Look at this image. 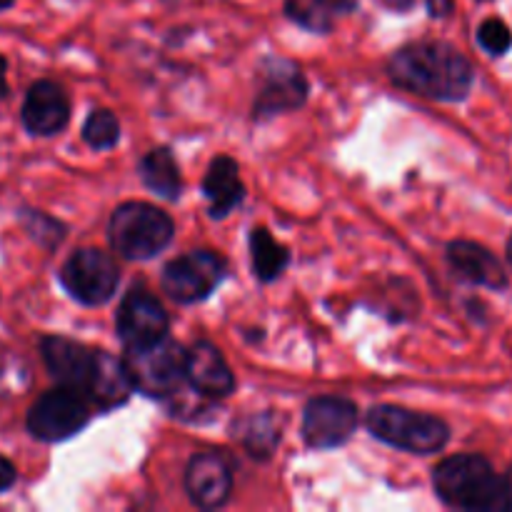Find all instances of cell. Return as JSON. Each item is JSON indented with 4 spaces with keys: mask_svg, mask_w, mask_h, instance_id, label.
<instances>
[{
    "mask_svg": "<svg viewBox=\"0 0 512 512\" xmlns=\"http://www.w3.org/2000/svg\"><path fill=\"white\" fill-rule=\"evenodd\" d=\"M15 5V0H0V13H5V10H10Z\"/></svg>",
    "mask_w": 512,
    "mask_h": 512,
    "instance_id": "30",
    "label": "cell"
},
{
    "mask_svg": "<svg viewBox=\"0 0 512 512\" xmlns=\"http://www.w3.org/2000/svg\"><path fill=\"white\" fill-rule=\"evenodd\" d=\"M108 235L113 250L123 258L150 260L173 243L175 223L158 205L130 200L110 215Z\"/></svg>",
    "mask_w": 512,
    "mask_h": 512,
    "instance_id": "3",
    "label": "cell"
},
{
    "mask_svg": "<svg viewBox=\"0 0 512 512\" xmlns=\"http://www.w3.org/2000/svg\"><path fill=\"white\" fill-rule=\"evenodd\" d=\"M505 258H508V263H510V268H512V233H510V238H508V245H505Z\"/></svg>",
    "mask_w": 512,
    "mask_h": 512,
    "instance_id": "29",
    "label": "cell"
},
{
    "mask_svg": "<svg viewBox=\"0 0 512 512\" xmlns=\"http://www.w3.org/2000/svg\"><path fill=\"white\" fill-rule=\"evenodd\" d=\"M83 140L93 150H110L120 140V123L108 108H98L88 115L83 125Z\"/></svg>",
    "mask_w": 512,
    "mask_h": 512,
    "instance_id": "23",
    "label": "cell"
},
{
    "mask_svg": "<svg viewBox=\"0 0 512 512\" xmlns=\"http://www.w3.org/2000/svg\"><path fill=\"white\" fill-rule=\"evenodd\" d=\"M235 438L253 458H270L280 443V428L270 415H253L235 425Z\"/></svg>",
    "mask_w": 512,
    "mask_h": 512,
    "instance_id": "21",
    "label": "cell"
},
{
    "mask_svg": "<svg viewBox=\"0 0 512 512\" xmlns=\"http://www.w3.org/2000/svg\"><path fill=\"white\" fill-rule=\"evenodd\" d=\"M38 350L55 383L78 390L93 403L95 388H98L105 360H108L105 350L88 348V345L73 338H63V335H43Z\"/></svg>",
    "mask_w": 512,
    "mask_h": 512,
    "instance_id": "7",
    "label": "cell"
},
{
    "mask_svg": "<svg viewBox=\"0 0 512 512\" xmlns=\"http://www.w3.org/2000/svg\"><path fill=\"white\" fill-rule=\"evenodd\" d=\"M115 328L125 348H138V345H150L165 338L170 320L155 295H150L145 288H133L120 303Z\"/></svg>",
    "mask_w": 512,
    "mask_h": 512,
    "instance_id": "12",
    "label": "cell"
},
{
    "mask_svg": "<svg viewBox=\"0 0 512 512\" xmlns=\"http://www.w3.org/2000/svg\"><path fill=\"white\" fill-rule=\"evenodd\" d=\"M358 405L338 395L313 398L303 410V438L310 448L330 450L348 443L358 428Z\"/></svg>",
    "mask_w": 512,
    "mask_h": 512,
    "instance_id": "11",
    "label": "cell"
},
{
    "mask_svg": "<svg viewBox=\"0 0 512 512\" xmlns=\"http://www.w3.org/2000/svg\"><path fill=\"white\" fill-rule=\"evenodd\" d=\"M228 275V263L213 250H190L170 260L160 278V288L170 300L180 305H193L210 298Z\"/></svg>",
    "mask_w": 512,
    "mask_h": 512,
    "instance_id": "9",
    "label": "cell"
},
{
    "mask_svg": "<svg viewBox=\"0 0 512 512\" xmlns=\"http://www.w3.org/2000/svg\"><path fill=\"white\" fill-rule=\"evenodd\" d=\"M138 175L148 190L165 200H178L183 193V178L170 148H155L138 163Z\"/></svg>",
    "mask_w": 512,
    "mask_h": 512,
    "instance_id": "19",
    "label": "cell"
},
{
    "mask_svg": "<svg viewBox=\"0 0 512 512\" xmlns=\"http://www.w3.org/2000/svg\"><path fill=\"white\" fill-rule=\"evenodd\" d=\"M358 10V0H285V15L310 33H330Z\"/></svg>",
    "mask_w": 512,
    "mask_h": 512,
    "instance_id": "18",
    "label": "cell"
},
{
    "mask_svg": "<svg viewBox=\"0 0 512 512\" xmlns=\"http://www.w3.org/2000/svg\"><path fill=\"white\" fill-rule=\"evenodd\" d=\"M15 483H18V470H15V465L8 458L0 455V495L8 493Z\"/></svg>",
    "mask_w": 512,
    "mask_h": 512,
    "instance_id": "25",
    "label": "cell"
},
{
    "mask_svg": "<svg viewBox=\"0 0 512 512\" xmlns=\"http://www.w3.org/2000/svg\"><path fill=\"white\" fill-rule=\"evenodd\" d=\"M308 100V80L303 68L288 58H265L260 65V85L253 103V118L268 120L273 115L303 108Z\"/></svg>",
    "mask_w": 512,
    "mask_h": 512,
    "instance_id": "10",
    "label": "cell"
},
{
    "mask_svg": "<svg viewBox=\"0 0 512 512\" xmlns=\"http://www.w3.org/2000/svg\"><path fill=\"white\" fill-rule=\"evenodd\" d=\"M90 418H93V403L78 390L58 385L30 405L25 428L30 438L40 443H63L75 438L90 423Z\"/></svg>",
    "mask_w": 512,
    "mask_h": 512,
    "instance_id": "6",
    "label": "cell"
},
{
    "mask_svg": "<svg viewBox=\"0 0 512 512\" xmlns=\"http://www.w3.org/2000/svg\"><path fill=\"white\" fill-rule=\"evenodd\" d=\"M425 5L433 18H448L455 8V0H425Z\"/></svg>",
    "mask_w": 512,
    "mask_h": 512,
    "instance_id": "26",
    "label": "cell"
},
{
    "mask_svg": "<svg viewBox=\"0 0 512 512\" xmlns=\"http://www.w3.org/2000/svg\"><path fill=\"white\" fill-rule=\"evenodd\" d=\"M60 285L80 305H105L115 295L120 270L113 255L100 248H80L60 268Z\"/></svg>",
    "mask_w": 512,
    "mask_h": 512,
    "instance_id": "8",
    "label": "cell"
},
{
    "mask_svg": "<svg viewBox=\"0 0 512 512\" xmlns=\"http://www.w3.org/2000/svg\"><path fill=\"white\" fill-rule=\"evenodd\" d=\"M433 485L448 508L503 512L505 475H498L493 463L483 455H450L435 468Z\"/></svg>",
    "mask_w": 512,
    "mask_h": 512,
    "instance_id": "2",
    "label": "cell"
},
{
    "mask_svg": "<svg viewBox=\"0 0 512 512\" xmlns=\"http://www.w3.org/2000/svg\"><path fill=\"white\" fill-rule=\"evenodd\" d=\"M203 193L210 203V218H228L245 198V185L240 180L238 163L228 155L213 158L203 178Z\"/></svg>",
    "mask_w": 512,
    "mask_h": 512,
    "instance_id": "17",
    "label": "cell"
},
{
    "mask_svg": "<svg viewBox=\"0 0 512 512\" xmlns=\"http://www.w3.org/2000/svg\"><path fill=\"white\" fill-rule=\"evenodd\" d=\"M185 358L188 350L165 335L150 345L128 348L123 363L138 393L148 398H170L185 380Z\"/></svg>",
    "mask_w": 512,
    "mask_h": 512,
    "instance_id": "5",
    "label": "cell"
},
{
    "mask_svg": "<svg viewBox=\"0 0 512 512\" xmlns=\"http://www.w3.org/2000/svg\"><path fill=\"white\" fill-rule=\"evenodd\" d=\"M250 260H253V273L260 283H273L288 268L290 253L283 243L270 235L268 228H253L250 233Z\"/></svg>",
    "mask_w": 512,
    "mask_h": 512,
    "instance_id": "20",
    "label": "cell"
},
{
    "mask_svg": "<svg viewBox=\"0 0 512 512\" xmlns=\"http://www.w3.org/2000/svg\"><path fill=\"white\" fill-rule=\"evenodd\" d=\"M15 215H18V223L20 228L25 230V235H28L35 245L48 250V253H53L55 248H60V243H63L65 235H68L65 223H60L58 218H53V215L45 213V210L23 205V208H18V213Z\"/></svg>",
    "mask_w": 512,
    "mask_h": 512,
    "instance_id": "22",
    "label": "cell"
},
{
    "mask_svg": "<svg viewBox=\"0 0 512 512\" xmlns=\"http://www.w3.org/2000/svg\"><path fill=\"white\" fill-rule=\"evenodd\" d=\"M475 40L493 58H503L512 50V30L503 18H485L475 30Z\"/></svg>",
    "mask_w": 512,
    "mask_h": 512,
    "instance_id": "24",
    "label": "cell"
},
{
    "mask_svg": "<svg viewBox=\"0 0 512 512\" xmlns=\"http://www.w3.org/2000/svg\"><path fill=\"white\" fill-rule=\"evenodd\" d=\"M0 375H3V365H0Z\"/></svg>",
    "mask_w": 512,
    "mask_h": 512,
    "instance_id": "31",
    "label": "cell"
},
{
    "mask_svg": "<svg viewBox=\"0 0 512 512\" xmlns=\"http://www.w3.org/2000/svg\"><path fill=\"white\" fill-rule=\"evenodd\" d=\"M480 3H488V0H480Z\"/></svg>",
    "mask_w": 512,
    "mask_h": 512,
    "instance_id": "32",
    "label": "cell"
},
{
    "mask_svg": "<svg viewBox=\"0 0 512 512\" xmlns=\"http://www.w3.org/2000/svg\"><path fill=\"white\" fill-rule=\"evenodd\" d=\"M503 512H512V468L505 473V505Z\"/></svg>",
    "mask_w": 512,
    "mask_h": 512,
    "instance_id": "28",
    "label": "cell"
},
{
    "mask_svg": "<svg viewBox=\"0 0 512 512\" xmlns=\"http://www.w3.org/2000/svg\"><path fill=\"white\" fill-rule=\"evenodd\" d=\"M368 430L385 445L415 455L440 453L450 440L445 420L400 405H375L368 413Z\"/></svg>",
    "mask_w": 512,
    "mask_h": 512,
    "instance_id": "4",
    "label": "cell"
},
{
    "mask_svg": "<svg viewBox=\"0 0 512 512\" xmlns=\"http://www.w3.org/2000/svg\"><path fill=\"white\" fill-rule=\"evenodd\" d=\"M185 490L198 508H223L233 490V465L223 453H198L185 470Z\"/></svg>",
    "mask_w": 512,
    "mask_h": 512,
    "instance_id": "14",
    "label": "cell"
},
{
    "mask_svg": "<svg viewBox=\"0 0 512 512\" xmlns=\"http://www.w3.org/2000/svg\"><path fill=\"white\" fill-rule=\"evenodd\" d=\"M70 120V100L55 80H35L23 98L20 123L35 138H53L63 133Z\"/></svg>",
    "mask_w": 512,
    "mask_h": 512,
    "instance_id": "13",
    "label": "cell"
},
{
    "mask_svg": "<svg viewBox=\"0 0 512 512\" xmlns=\"http://www.w3.org/2000/svg\"><path fill=\"white\" fill-rule=\"evenodd\" d=\"M185 380L205 398H228L235 390V378L223 353L208 340H198L188 348Z\"/></svg>",
    "mask_w": 512,
    "mask_h": 512,
    "instance_id": "16",
    "label": "cell"
},
{
    "mask_svg": "<svg viewBox=\"0 0 512 512\" xmlns=\"http://www.w3.org/2000/svg\"><path fill=\"white\" fill-rule=\"evenodd\" d=\"M5 73H8V60H5V55H0V100L8 98V93H10L8 78H5Z\"/></svg>",
    "mask_w": 512,
    "mask_h": 512,
    "instance_id": "27",
    "label": "cell"
},
{
    "mask_svg": "<svg viewBox=\"0 0 512 512\" xmlns=\"http://www.w3.org/2000/svg\"><path fill=\"white\" fill-rule=\"evenodd\" d=\"M448 263L450 270L458 275L460 280L478 288H488L500 293L510 285L508 273H505L503 263L498 255L485 245L473 243V240H453L448 245Z\"/></svg>",
    "mask_w": 512,
    "mask_h": 512,
    "instance_id": "15",
    "label": "cell"
},
{
    "mask_svg": "<svg viewBox=\"0 0 512 512\" xmlns=\"http://www.w3.org/2000/svg\"><path fill=\"white\" fill-rule=\"evenodd\" d=\"M388 73L398 88L445 103L465 100L475 83L473 63L443 40L403 45L390 55Z\"/></svg>",
    "mask_w": 512,
    "mask_h": 512,
    "instance_id": "1",
    "label": "cell"
}]
</instances>
